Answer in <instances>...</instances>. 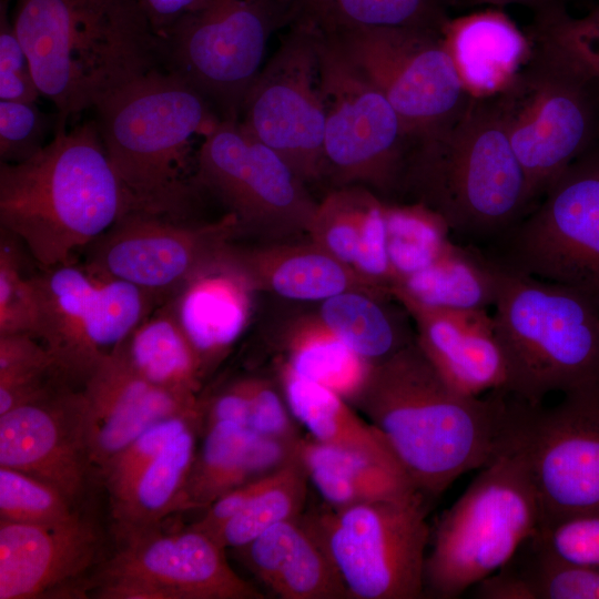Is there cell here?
I'll return each mask as SVG.
<instances>
[{
    "label": "cell",
    "mask_w": 599,
    "mask_h": 599,
    "mask_svg": "<svg viewBox=\"0 0 599 599\" xmlns=\"http://www.w3.org/2000/svg\"><path fill=\"white\" fill-rule=\"evenodd\" d=\"M201 403L203 428L221 422L236 423L248 427L250 410L244 378L231 383L209 402Z\"/></svg>",
    "instance_id": "obj_51"
},
{
    "label": "cell",
    "mask_w": 599,
    "mask_h": 599,
    "mask_svg": "<svg viewBox=\"0 0 599 599\" xmlns=\"http://www.w3.org/2000/svg\"><path fill=\"white\" fill-rule=\"evenodd\" d=\"M450 7L474 8L488 6L489 8H504L520 6L534 13V19H542L566 9V0H448Z\"/></svg>",
    "instance_id": "obj_54"
},
{
    "label": "cell",
    "mask_w": 599,
    "mask_h": 599,
    "mask_svg": "<svg viewBox=\"0 0 599 599\" xmlns=\"http://www.w3.org/2000/svg\"><path fill=\"white\" fill-rule=\"evenodd\" d=\"M78 512L75 505L48 483L23 471L0 466V520L52 524Z\"/></svg>",
    "instance_id": "obj_43"
},
{
    "label": "cell",
    "mask_w": 599,
    "mask_h": 599,
    "mask_svg": "<svg viewBox=\"0 0 599 599\" xmlns=\"http://www.w3.org/2000/svg\"><path fill=\"white\" fill-rule=\"evenodd\" d=\"M101 538L94 524L77 512L52 524L0 520V599L62 595L98 559Z\"/></svg>",
    "instance_id": "obj_21"
},
{
    "label": "cell",
    "mask_w": 599,
    "mask_h": 599,
    "mask_svg": "<svg viewBox=\"0 0 599 599\" xmlns=\"http://www.w3.org/2000/svg\"><path fill=\"white\" fill-rule=\"evenodd\" d=\"M116 347L150 383L176 393L197 394L204 367L167 302Z\"/></svg>",
    "instance_id": "obj_33"
},
{
    "label": "cell",
    "mask_w": 599,
    "mask_h": 599,
    "mask_svg": "<svg viewBox=\"0 0 599 599\" xmlns=\"http://www.w3.org/2000/svg\"><path fill=\"white\" fill-rule=\"evenodd\" d=\"M290 22L288 0H199L160 38L163 60L221 119L238 120L271 35Z\"/></svg>",
    "instance_id": "obj_10"
},
{
    "label": "cell",
    "mask_w": 599,
    "mask_h": 599,
    "mask_svg": "<svg viewBox=\"0 0 599 599\" xmlns=\"http://www.w3.org/2000/svg\"><path fill=\"white\" fill-rule=\"evenodd\" d=\"M291 22L322 33L361 27L440 31L448 0H288Z\"/></svg>",
    "instance_id": "obj_35"
},
{
    "label": "cell",
    "mask_w": 599,
    "mask_h": 599,
    "mask_svg": "<svg viewBox=\"0 0 599 599\" xmlns=\"http://www.w3.org/2000/svg\"><path fill=\"white\" fill-rule=\"evenodd\" d=\"M296 453L309 481L333 507L423 496L406 473L322 444L309 435L300 439Z\"/></svg>",
    "instance_id": "obj_31"
},
{
    "label": "cell",
    "mask_w": 599,
    "mask_h": 599,
    "mask_svg": "<svg viewBox=\"0 0 599 599\" xmlns=\"http://www.w3.org/2000/svg\"><path fill=\"white\" fill-rule=\"evenodd\" d=\"M90 405L91 460L102 471L129 443L158 422L200 407L197 395L159 387L115 347L82 384Z\"/></svg>",
    "instance_id": "obj_22"
},
{
    "label": "cell",
    "mask_w": 599,
    "mask_h": 599,
    "mask_svg": "<svg viewBox=\"0 0 599 599\" xmlns=\"http://www.w3.org/2000/svg\"><path fill=\"white\" fill-rule=\"evenodd\" d=\"M1 1H6V2H8L9 0H1Z\"/></svg>",
    "instance_id": "obj_55"
},
{
    "label": "cell",
    "mask_w": 599,
    "mask_h": 599,
    "mask_svg": "<svg viewBox=\"0 0 599 599\" xmlns=\"http://www.w3.org/2000/svg\"><path fill=\"white\" fill-rule=\"evenodd\" d=\"M242 231L231 212L216 221L197 223L129 211L85 248L84 265L165 303L193 276L219 262Z\"/></svg>",
    "instance_id": "obj_18"
},
{
    "label": "cell",
    "mask_w": 599,
    "mask_h": 599,
    "mask_svg": "<svg viewBox=\"0 0 599 599\" xmlns=\"http://www.w3.org/2000/svg\"><path fill=\"white\" fill-rule=\"evenodd\" d=\"M90 424L83 389L61 384L0 415V466L48 483L75 505L93 468Z\"/></svg>",
    "instance_id": "obj_20"
},
{
    "label": "cell",
    "mask_w": 599,
    "mask_h": 599,
    "mask_svg": "<svg viewBox=\"0 0 599 599\" xmlns=\"http://www.w3.org/2000/svg\"><path fill=\"white\" fill-rule=\"evenodd\" d=\"M12 22L60 122L95 108L163 59L136 0H17Z\"/></svg>",
    "instance_id": "obj_3"
},
{
    "label": "cell",
    "mask_w": 599,
    "mask_h": 599,
    "mask_svg": "<svg viewBox=\"0 0 599 599\" xmlns=\"http://www.w3.org/2000/svg\"><path fill=\"white\" fill-rule=\"evenodd\" d=\"M58 122V113H44L37 102L0 100V161L19 163L35 155Z\"/></svg>",
    "instance_id": "obj_45"
},
{
    "label": "cell",
    "mask_w": 599,
    "mask_h": 599,
    "mask_svg": "<svg viewBox=\"0 0 599 599\" xmlns=\"http://www.w3.org/2000/svg\"><path fill=\"white\" fill-rule=\"evenodd\" d=\"M257 479L238 486L223 494L210 504L205 514L192 526L217 542L224 528L242 510L251 495L253 494Z\"/></svg>",
    "instance_id": "obj_52"
},
{
    "label": "cell",
    "mask_w": 599,
    "mask_h": 599,
    "mask_svg": "<svg viewBox=\"0 0 599 599\" xmlns=\"http://www.w3.org/2000/svg\"><path fill=\"white\" fill-rule=\"evenodd\" d=\"M355 404L427 500L483 468L504 446L509 395L501 389L484 397L458 392L416 339L374 364Z\"/></svg>",
    "instance_id": "obj_1"
},
{
    "label": "cell",
    "mask_w": 599,
    "mask_h": 599,
    "mask_svg": "<svg viewBox=\"0 0 599 599\" xmlns=\"http://www.w3.org/2000/svg\"><path fill=\"white\" fill-rule=\"evenodd\" d=\"M296 445L261 436L236 423L205 426L179 511L206 508L229 490L267 475L295 454Z\"/></svg>",
    "instance_id": "obj_28"
},
{
    "label": "cell",
    "mask_w": 599,
    "mask_h": 599,
    "mask_svg": "<svg viewBox=\"0 0 599 599\" xmlns=\"http://www.w3.org/2000/svg\"><path fill=\"white\" fill-rule=\"evenodd\" d=\"M441 37L464 88L474 99L502 92L531 49L529 33L501 8L449 18Z\"/></svg>",
    "instance_id": "obj_27"
},
{
    "label": "cell",
    "mask_w": 599,
    "mask_h": 599,
    "mask_svg": "<svg viewBox=\"0 0 599 599\" xmlns=\"http://www.w3.org/2000/svg\"><path fill=\"white\" fill-rule=\"evenodd\" d=\"M541 528L524 456L506 438L430 532L425 595L455 599L502 568Z\"/></svg>",
    "instance_id": "obj_8"
},
{
    "label": "cell",
    "mask_w": 599,
    "mask_h": 599,
    "mask_svg": "<svg viewBox=\"0 0 599 599\" xmlns=\"http://www.w3.org/2000/svg\"><path fill=\"white\" fill-rule=\"evenodd\" d=\"M248 398V427L256 434L295 445L303 437L284 394L263 377H245Z\"/></svg>",
    "instance_id": "obj_46"
},
{
    "label": "cell",
    "mask_w": 599,
    "mask_h": 599,
    "mask_svg": "<svg viewBox=\"0 0 599 599\" xmlns=\"http://www.w3.org/2000/svg\"><path fill=\"white\" fill-rule=\"evenodd\" d=\"M284 363L351 404L362 393L375 363L364 358L331 331L318 315L294 321L283 338Z\"/></svg>",
    "instance_id": "obj_34"
},
{
    "label": "cell",
    "mask_w": 599,
    "mask_h": 599,
    "mask_svg": "<svg viewBox=\"0 0 599 599\" xmlns=\"http://www.w3.org/2000/svg\"><path fill=\"white\" fill-rule=\"evenodd\" d=\"M509 397L506 440L528 466L541 527L599 516V393L548 407Z\"/></svg>",
    "instance_id": "obj_15"
},
{
    "label": "cell",
    "mask_w": 599,
    "mask_h": 599,
    "mask_svg": "<svg viewBox=\"0 0 599 599\" xmlns=\"http://www.w3.org/2000/svg\"><path fill=\"white\" fill-rule=\"evenodd\" d=\"M483 599H599V568L564 559L539 531L473 588Z\"/></svg>",
    "instance_id": "obj_30"
},
{
    "label": "cell",
    "mask_w": 599,
    "mask_h": 599,
    "mask_svg": "<svg viewBox=\"0 0 599 599\" xmlns=\"http://www.w3.org/2000/svg\"><path fill=\"white\" fill-rule=\"evenodd\" d=\"M238 121L303 182L325 177V111L314 30L291 24L247 91Z\"/></svg>",
    "instance_id": "obj_17"
},
{
    "label": "cell",
    "mask_w": 599,
    "mask_h": 599,
    "mask_svg": "<svg viewBox=\"0 0 599 599\" xmlns=\"http://www.w3.org/2000/svg\"><path fill=\"white\" fill-rule=\"evenodd\" d=\"M0 238V335L26 333L34 336L38 322L35 273L26 264L27 248L1 229Z\"/></svg>",
    "instance_id": "obj_42"
},
{
    "label": "cell",
    "mask_w": 599,
    "mask_h": 599,
    "mask_svg": "<svg viewBox=\"0 0 599 599\" xmlns=\"http://www.w3.org/2000/svg\"><path fill=\"white\" fill-rule=\"evenodd\" d=\"M195 424L203 426L202 403L197 408L158 422L121 449L101 471L111 500L121 498L161 450Z\"/></svg>",
    "instance_id": "obj_44"
},
{
    "label": "cell",
    "mask_w": 599,
    "mask_h": 599,
    "mask_svg": "<svg viewBox=\"0 0 599 599\" xmlns=\"http://www.w3.org/2000/svg\"><path fill=\"white\" fill-rule=\"evenodd\" d=\"M392 296L414 319L418 346L449 385L470 396L501 389L504 361L485 308L430 305L399 291Z\"/></svg>",
    "instance_id": "obj_23"
},
{
    "label": "cell",
    "mask_w": 599,
    "mask_h": 599,
    "mask_svg": "<svg viewBox=\"0 0 599 599\" xmlns=\"http://www.w3.org/2000/svg\"><path fill=\"white\" fill-rule=\"evenodd\" d=\"M532 26L552 37L599 79V7L578 18L564 10L544 19H534Z\"/></svg>",
    "instance_id": "obj_47"
},
{
    "label": "cell",
    "mask_w": 599,
    "mask_h": 599,
    "mask_svg": "<svg viewBox=\"0 0 599 599\" xmlns=\"http://www.w3.org/2000/svg\"><path fill=\"white\" fill-rule=\"evenodd\" d=\"M278 374L286 403L309 436L322 444L406 473L382 433L362 418L349 402L301 377L284 362L278 367Z\"/></svg>",
    "instance_id": "obj_29"
},
{
    "label": "cell",
    "mask_w": 599,
    "mask_h": 599,
    "mask_svg": "<svg viewBox=\"0 0 599 599\" xmlns=\"http://www.w3.org/2000/svg\"><path fill=\"white\" fill-rule=\"evenodd\" d=\"M382 298L347 291L322 301L323 323L364 358L377 363L415 342Z\"/></svg>",
    "instance_id": "obj_36"
},
{
    "label": "cell",
    "mask_w": 599,
    "mask_h": 599,
    "mask_svg": "<svg viewBox=\"0 0 599 599\" xmlns=\"http://www.w3.org/2000/svg\"><path fill=\"white\" fill-rule=\"evenodd\" d=\"M322 34L386 97L413 144L448 131L474 99L440 31L361 27Z\"/></svg>",
    "instance_id": "obj_12"
},
{
    "label": "cell",
    "mask_w": 599,
    "mask_h": 599,
    "mask_svg": "<svg viewBox=\"0 0 599 599\" xmlns=\"http://www.w3.org/2000/svg\"><path fill=\"white\" fill-rule=\"evenodd\" d=\"M254 292L246 276L223 255L166 301L205 373L226 355L244 332Z\"/></svg>",
    "instance_id": "obj_26"
},
{
    "label": "cell",
    "mask_w": 599,
    "mask_h": 599,
    "mask_svg": "<svg viewBox=\"0 0 599 599\" xmlns=\"http://www.w3.org/2000/svg\"><path fill=\"white\" fill-rule=\"evenodd\" d=\"M118 550L98 569L90 588L103 599H263L230 566L207 534L158 527L118 535ZM89 588V590H90Z\"/></svg>",
    "instance_id": "obj_16"
},
{
    "label": "cell",
    "mask_w": 599,
    "mask_h": 599,
    "mask_svg": "<svg viewBox=\"0 0 599 599\" xmlns=\"http://www.w3.org/2000/svg\"><path fill=\"white\" fill-rule=\"evenodd\" d=\"M384 215L392 286L430 266L454 246L446 238L443 220L420 203H384Z\"/></svg>",
    "instance_id": "obj_39"
},
{
    "label": "cell",
    "mask_w": 599,
    "mask_h": 599,
    "mask_svg": "<svg viewBox=\"0 0 599 599\" xmlns=\"http://www.w3.org/2000/svg\"><path fill=\"white\" fill-rule=\"evenodd\" d=\"M369 190L336 187L317 204L307 230L311 241L354 268L363 209Z\"/></svg>",
    "instance_id": "obj_41"
},
{
    "label": "cell",
    "mask_w": 599,
    "mask_h": 599,
    "mask_svg": "<svg viewBox=\"0 0 599 599\" xmlns=\"http://www.w3.org/2000/svg\"><path fill=\"white\" fill-rule=\"evenodd\" d=\"M238 549L253 575L280 598H348L329 554L303 514L272 526Z\"/></svg>",
    "instance_id": "obj_25"
},
{
    "label": "cell",
    "mask_w": 599,
    "mask_h": 599,
    "mask_svg": "<svg viewBox=\"0 0 599 599\" xmlns=\"http://www.w3.org/2000/svg\"><path fill=\"white\" fill-rule=\"evenodd\" d=\"M94 109L130 211L187 217L199 189L200 146L194 148V142L222 120L212 104L177 73L158 68Z\"/></svg>",
    "instance_id": "obj_4"
},
{
    "label": "cell",
    "mask_w": 599,
    "mask_h": 599,
    "mask_svg": "<svg viewBox=\"0 0 599 599\" xmlns=\"http://www.w3.org/2000/svg\"><path fill=\"white\" fill-rule=\"evenodd\" d=\"M161 38L199 0H136Z\"/></svg>",
    "instance_id": "obj_53"
},
{
    "label": "cell",
    "mask_w": 599,
    "mask_h": 599,
    "mask_svg": "<svg viewBox=\"0 0 599 599\" xmlns=\"http://www.w3.org/2000/svg\"><path fill=\"white\" fill-rule=\"evenodd\" d=\"M426 517L423 496L303 512L354 599L425 597Z\"/></svg>",
    "instance_id": "obj_9"
},
{
    "label": "cell",
    "mask_w": 599,
    "mask_h": 599,
    "mask_svg": "<svg viewBox=\"0 0 599 599\" xmlns=\"http://www.w3.org/2000/svg\"><path fill=\"white\" fill-rule=\"evenodd\" d=\"M485 253L510 270L570 287L599 306V142Z\"/></svg>",
    "instance_id": "obj_11"
},
{
    "label": "cell",
    "mask_w": 599,
    "mask_h": 599,
    "mask_svg": "<svg viewBox=\"0 0 599 599\" xmlns=\"http://www.w3.org/2000/svg\"><path fill=\"white\" fill-rule=\"evenodd\" d=\"M354 268L390 292L392 273L387 254L384 203L372 192L363 209Z\"/></svg>",
    "instance_id": "obj_49"
},
{
    "label": "cell",
    "mask_w": 599,
    "mask_h": 599,
    "mask_svg": "<svg viewBox=\"0 0 599 599\" xmlns=\"http://www.w3.org/2000/svg\"><path fill=\"white\" fill-rule=\"evenodd\" d=\"M195 183L222 200L243 230L307 233L318 204L286 161L238 120L222 119L203 138Z\"/></svg>",
    "instance_id": "obj_19"
},
{
    "label": "cell",
    "mask_w": 599,
    "mask_h": 599,
    "mask_svg": "<svg viewBox=\"0 0 599 599\" xmlns=\"http://www.w3.org/2000/svg\"><path fill=\"white\" fill-rule=\"evenodd\" d=\"M539 535L564 559L599 568V516L566 519L541 527Z\"/></svg>",
    "instance_id": "obj_50"
},
{
    "label": "cell",
    "mask_w": 599,
    "mask_h": 599,
    "mask_svg": "<svg viewBox=\"0 0 599 599\" xmlns=\"http://www.w3.org/2000/svg\"><path fill=\"white\" fill-rule=\"evenodd\" d=\"M309 478L297 453L261 477L242 510L224 528L219 542L241 548L272 526L304 512Z\"/></svg>",
    "instance_id": "obj_37"
},
{
    "label": "cell",
    "mask_w": 599,
    "mask_h": 599,
    "mask_svg": "<svg viewBox=\"0 0 599 599\" xmlns=\"http://www.w3.org/2000/svg\"><path fill=\"white\" fill-rule=\"evenodd\" d=\"M63 383L69 382L40 339L26 333L0 335V415Z\"/></svg>",
    "instance_id": "obj_40"
},
{
    "label": "cell",
    "mask_w": 599,
    "mask_h": 599,
    "mask_svg": "<svg viewBox=\"0 0 599 599\" xmlns=\"http://www.w3.org/2000/svg\"><path fill=\"white\" fill-rule=\"evenodd\" d=\"M201 428L202 424H195L175 436L129 490L112 501L116 535L158 527L166 516L179 511Z\"/></svg>",
    "instance_id": "obj_32"
},
{
    "label": "cell",
    "mask_w": 599,
    "mask_h": 599,
    "mask_svg": "<svg viewBox=\"0 0 599 599\" xmlns=\"http://www.w3.org/2000/svg\"><path fill=\"white\" fill-rule=\"evenodd\" d=\"M315 32L325 111V176L337 187L368 184L383 192L400 191L413 145L400 118L334 42Z\"/></svg>",
    "instance_id": "obj_13"
},
{
    "label": "cell",
    "mask_w": 599,
    "mask_h": 599,
    "mask_svg": "<svg viewBox=\"0 0 599 599\" xmlns=\"http://www.w3.org/2000/svg\"><path fill=\"white\" fill-rule=\"evenodd\" d=\"M130 211L95 120L67 129L32 158L0 163V224L40 270L74 261L80 250Z\"/></svg>",
    "instance_id": "obj_2"
},
{
    "label": "cell",
    "mask_w": 599,
    "mask_h": 599,
    "mask_svg": "<svg viewBox=\"0 0 599 599\" xmlns=\"http://www.w3.org/2000/svg\"><path fill=\"white\" fill-rule=\"evenodd\" d=\"M485 256L505 366L501 390L529 404L551 393H599V306L570 287Z\"/></svg>",
    "instance_id": "obj_6"
},
{
    "label": "cell",
    "mask_w": 599,
    "mask_h": 599,
    "mask_svg": "<svg viewBox=\"0 0 599 599\" xmlns=\"http://www.w3.org/2000/svg\"><path fill=\"white\" fill-rule=\"evenodd\" d=\"M527 32L528 59L496 98L534 207L599 142V79L547 32Z\"/></svg>",
    "instance_id": "obj_7"
},
{
    "label": "cell",
    "mask_w": 599,
    "mask_h": 599,
    "mask_svg": "<svg viewBox=\"0 0 599 599\" xmlns=\"http://www.w3.org/2000/svg\"><path fill=\"white\" fill-rule=\"evenodd\" d=\"M224 258L246 276L255 292L290 300L324 301L347 291L382 298L392 295L312 241L254 247L231 244Z\"/></svg>",
    "instance_id": "obj_24"
},
{
    "label": "cell",
    "mask_w": 599,
    "mask_h": 599,
    "mask_svg": "<svg viewBox=\"0 0 599 599\" xmlns=\"http://www.w3.org/2000/svg\"><path fill=\"white\" fill-rule=\"evenodd\" d=\"M438 306L485 308L493 305L491 274L487 257L475 248H453L440 260L390 290Z\"/></svg>",
    "instance_id": "obj_38"
},
{
    "label": "cell",
    "mask_w": 599,
    "mask_h": 599,
    "mask_svg": "<svg viewBox=\"0 0 599 599\" xmlns=\"http://www.w3.org/2000/svg\"><path fill=\"white\" fill-rule=\"evenodd\" d=\"M400 191L458 237L491 243L532 203L496 97L473 99L445 133L413 144Z\"/></svg>",
    "instance_id": "obj_5"
},
{
    "label": "cell",
    "mask_w": 599,
    "mask_h": 599,
    "mask_svg": "<svg viewBox=\"0 0 599 599\" xmlns=\"http://www.w3.org/2000/svg\"><path fill=\"white\" fill-rule=\"evenodd\" d=\"M38 322L34 336L69 383L85 380L158 306L156 296L75 262L35 273Z\"/></svg>",
    "instance_id": "obj_14"
},
{
    "label": "cell",
    "mask_w": 599,
    "mask_h": 599,
    "mask_svg": "<svg viewBox=\"0 0 599 599\" xmlns=\"http://www.w3.org/2000/svg\"><path fill=\"white\" fill-rule=\"evenodd\" d=\"M7 3L0 1V100L38 102L41 94Z\"/></svg>",
    "instance_id": "obj_48"
}]
</instances>
